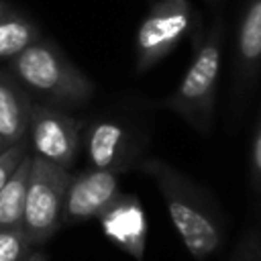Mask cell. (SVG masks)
Listing matches in <instances>:
<instances>
[{
  "label": "cell",
  "instance_id": "1",
  "mask_svg": "<svg viewBox=\"0 0 261 261\" xmlns=\"http://www.w3.org/2000/svg\"><path fill=\"white\" fill-rule=\"evenodd\" d=\"M143 171L157 184L167 204L169 218L190 255L196 261L214 255L224 241L222 214L216 202L165 161L149 159L143 163Z\"/></svg>",
  "mask_w": 261,
  "mask_h": 261
},
{
  "label": "cell",
  "instance_id": "2",
  "mask_svg": "<svg viewBox=\"0 0 261 261\" xmlns=\"http://www.w3.org/2000/svg\"><path fill=\"white\" fill-rule=\"evenodd\" d=\"M224 45V20L220 14L214 16L204 39L198 43L194 59L184 73L177 88L161 102L163 108L175 112L198 133H210L214 122L216 90L222 65Z\"/></svg>",
  "mask_w": 261,
  "mask_h": 261
},
{
  "label": "cell",
  "instance_id": "3",
  "mask_svg": "<svg viewBox=\"0 0 261 261\" xmlns=\"http://www.w3.org/2000/svg\"><path fill=\"white\" fill-rule=\"evenodd\" d=\"M10 75L33 94L67 106L84 104L94 94V82L80 71L51 41H37L10 59Z\"/></svg>",
  "mask_w": 261,
  "mask_h": 261
},
{
  "label": "cell",
  "instance_id": "4",
  "mask_svg": "<svg viewBox=\"0 0 261 261\" xmlns=\"http://www.w3.org/2000/svg\"><path fill=\"white\" fill-rule=\"evenodd\" d=\"M69 179V169L31 155V171L20 228L33 245L47 241L63 224V200Z\"/></svg>",
  "mask_w": 261,
  "mask_h": 261
},
{
  "label": "cell",
  "instance_id": "5",
  "mask_svg": "<svg viewBox=\"0 0 261 261\" xmlns=\"http://www.w3.org/2000/svg\"><path fill=\"white\" fill-rule=\"evenodd\" d=\"M190 0H159L137 31V71L143 73L167 57L192 27Z\"/></svg>",
  "mask_w": 261,
  "mask_h": 261
},
{
  "label": "cell",
  "instance_id": "6",
  "mask_svg": "<svg viewBox=\"0 0 261 261\" xmlns=\"http://www.w3.org/2000/svg\"><path fill=\"white\" fill-rule=\"evenodd\" d=\"M27 139L33 157L69 169L80 151V122L43 102H31Z\"/></svg>",
  "mask_w": 261,
  "mask_h": 261
},
{
  "label": "cell",
  "instance_id": "7",
  "mask_svg": "<svg viewBox=\"0 0 261 261\" xmlns=\"http://www.w3.org/2000/svg\"><path fill=\"white\" fill-rule=\"evenodd\" d=\"M261 75V0H245L234 35L232 55V116H239Z\"/></svg>",
  "mask_w": 261,
  "mask_h": 261
},
{
  "label": "cell",
  "instance_id": "8",
  "mask_svg": "<svg viewBox=\"0 0 261 261\" xmlns=\"http://www.w3.org/2000/svg\"><path fill=\"white\" fill-rule=\"evenodd\" d=\"M118 173L104 169H88L71 175L63 200V224L82 222L100 216L118 196Z\"/></svg>",
  "mask_w": 261,
  "mask_h": 261
},
{
  "label": "cell",
  "instance_id": "9",
  "mask_svg": "<svg viewBox=\"0 0 261 261\" xmlns=\"http://www.w3.org/2000/svg\"><path fill=\"white\" fill-rule=\"evenodd\" d=\"M104 234L124 253L143 261L147 249V216L137 196L118 194L98 216Z\"/></svg>",
  "mask_w": 261,
  "mask_h": 261
},
{
  "label": "cell",
  "instance_id": "10",
  "mask_svg": "<svg viewBox=\"0 0 261 261\" xmlns=\"http://www.w3.org/2000/svg\"><path fill=\"white\" fill-rule=\"evenodd\" d=\"M86 153L90 169L122 171L130 157L128 133L112 120H98L86 130Z\"/></svg>",
  "mask_w": 261,
  "mask_h": 261
},
{
  "label": "cell",
  "instance_id": "11",
  "mask_svg": "<svg viewBox=\"0 0 261 261\" xmlns=\"http://www.w3.org/2000/svg\"><path fill=\"white\" fill-rule=\"evenodd\" d=\"M31 100L22 86L6 71H0V153L29 133Z\"/></svg>",
  "mask_w": 261,
  "mask_h": 261
},
{
  "label": "cell",
  "instance_id": "12",
  "mask_svg": "<svg viewBox=\"0 0 261 261\" xmlns=\"http://www.w3.org/2000/svg\"><path fill=\"white\" fill-rule=\"evenodd\" d=\"M39 41V29L22 12L0 0V59H12Z\"/></svg>",
  "mask_w": 261,
  "mask_h": 261
},
{
  "label": "cell",
  "instance_id": "13",
  "mask_svg": "<svg viewBox=\"0 0 261 261\" xmlns=\"http://www.w3.org/2000/svg\"><path fill=\"white\" fill-rule=\"evenodd\" d=\"M29 171L31 155L22 159V163L14 169L10 179L0 190V228H18L22 224Z\"/></svg>",
  "mask_w": 261,
  "mask_h": 261
},
{
  "label": "cell",
  "instance_id": "14",
  "mask_svg": "<svg viewBox=\"0 0 261 261\" xmlns=\"http://www.w3.org/2000/svg\"><path fill=\"white\" fill-rule=\"evenodd\" d=\"M33 243L18 228H0V261H24L31 253Z\"/></svg>",
  "mask_w": 261,
  "mask_h": 261
},
{
  "label": "cell",
  "instance_id": "15",
  "mask_svg": "<svg viewBox=\"0 0 261 261\" xmlns=\"http://www.w3.org/2000/svg\"><path fill=\"white\" fill-rule=\"evenodd\" d=\"M249 181L257 198H261V108L255 120L251 149H249Z\"/></svg>",
  "mask_w": 261,
  "mask_h": 261
},
{
  "label": "cell",
  "instance_id": "16",
  "mask_svg": "<svg viewBox=\"0 0 261 261\" xmlns=\"http://www.w3.org/2000/svg\"><path fill=\"white\" fill-rule=\"evenodd\" d=\"M29 139H20L18 143H14L12 147H8L6 151L0 153V190L4 188V184L10 179V175L14 173V169L22 163L24 157H29Z\"/></svg>",
  "mask_w": 261,
  "mask_h": 261
},
{
  "label": "cell",
  "instance_id": "17",
  "mask_svg": "<svg viewBox=\"0 0 261 261\" xmlns=\"http://www.w3.org/2000/svg\"><path fill=\"white\" fill-rule=\"evenodd\" d=\"M234 261H261V234L257 230L247 232L239 253L234 255Z\"/></svg>",
  "mask_w": 261,
  "mask_h": 261
},
{
  "label": "cell",
  "instance_id": "18",
  "mask_svg": "<svg viewBox=\"0 0 261 261\" xmlns=\"http://www.w3.org/2000/svg\"><path fill=\"white\" fill-rule=\"evenodd\" d=\"M24 261H45V255H43L41 251H31V253L24 257Z\"/></svg>",
  "mask_w": 261,
  "mask_h": 261
},
{
  "label": "cell",
  "instance_id": "19",
  "mask_svg": "<svg viewBox=\"0 0 261 261\" xmlns=\"http://www.w3.org/2000/svg\"><path fill=\"white\" fill-rule=\"evenodd\" d=\"M206 2H214V0H206Z\"/></svg>",
  "mask_w": 261,
  "mask_h": 261
}]
</instances>
